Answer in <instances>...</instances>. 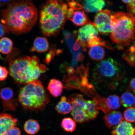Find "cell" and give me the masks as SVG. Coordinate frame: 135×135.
Listing matches in <instances>:
<instances>
[{
    "label": "cell",
    "instance_id": "83f0119b",
    "mask_svg": "<svg viewBox=\"0 0 135 135\" xmlns=\"http://www.w3.org/2000/svg\"><path fill=\"white\" fill-rule=\"evenodd\" d=\"M61 126L63 129L67 132H72L75 130L76 123L72 118H66L62 120Z\"/></svg>",
    "mask_w": 135,
    "mask_h": 135
},
{
    "label": "cell",
    "instance_id": "d6a6232c",
    "mask_svg": "<svg viewBox=\"0 0 135 135\" xmlns=\"http://www.w3.org/2000/svg\"><path fill=\"white\" fill-rule=\"evenodd\" d=\"M128 9L130 13L133 15L135 13V1L128 4Z\"/></svg>",
    "mask_w": 135,
    "mask_h": 135
},
{
    "label": "cell",
    "instance_id": "e575fe53",
    "mask_svg": "<svg viewBox=\"0 0 135 135\" xmlns=\"http://www.w3.org/2000/svg\"><path fill=\"white\" fill-rule=\"evenodd\" d=\"M135 81L134 78L132 79L131 80L130 83L131 88L132 89L134 93H135Z\"/></svg>",
    "mask_w": 135,
    "mask_h": 135
},
{
    "label": "cell",
    "instance_id": "8fae6325",
    "mask_svg": "<svg viewBox=\"0 0 135 135\" xmlns=\"http://www.w3.org/2000/svg\"><path fill=\"white\" fill-rule=\"evenodd\" d=\"M65 40L73 54V60L77 62L82 61L84 58L82 51H85L86 50L82 48L71 33L68 31H65L64 32Z\"/></svg>",
    "mask_w": 135,
    "mask_h": 135
},
{
    "label": "cell",
    "instance_id": "5b68a950",
    "mask_svg": "<svg viewBox=\"0 0 135 135\" xmlns=\"http://www.w3.org/2000/svg\"><path fill=\"white\" fill-rule=\"evenodd\" d=\"M18 100L25 110L38 112L45 109L50 99L42 82L36 80L20 89Z\"/></svg>",
    "mask_w": 135,
    "mask_h": 135
},
{
    "label": "cell",
    "instance_id": "ba28073f",
    "mask_svg": "<svg viewBox=\"0 0 135 135\" xmlns=\"http://www.w3.org/2000/svg\"><path fill=\"white\" fill-rule=\"evenodd\" d=\"M68 4L69 8L68 9L67 18L78 26L86 24L88 20L83 6L74 0H71Z\"/></svg>",
    "mask_w": 135,
    "mask_h": 135
},
{
    "label": "cell",
    "instance_id": "9c48e42d",
    "mask_svg": "<svg viewBox=\"0 0 135 135\" xmlns=\"http://www.w3.org/2000/svg\"><path fill=\"white\" fill-rule=\"evenodd\" d=\"M110 11L107 9L101 10L96 15L92 23L101 34L107 35L112 32L113 26Z\"/></svg>",
    "mask_w": 135,
    "mask_h": 135
},
{
    "label": "cell",
    "instance_id": "f546056e",
    "mask_svg": "<svg viewBox=\"0 0 135 135\" xmlns=\"http://www.w3.org/2000/svg\"><path fill=\"white\" fill-rule=\"evenodd\" d=\"M55 55V48L52 47L50 50L49 52L45 56V60L44 61L45 63L47 65H49L54 58Z\"/></svg>",
    "mask_w": 135,
    "mask_h": 135
},
{
    "label": "cell",
    "instance_id": "1f68e13d",
    "mask_svg": "<svg viewBox=\"0 0 135 135\" xmlns=\"http://www.w3.org/2000/svg\"><path fill=\"white\" fill-rule=\"evenodd\" d=\"M4 135H21V132L19 128L13 126L7 131Z\"/></svg>",
    "mask_w": 135,
    "mask_h": 135
},
{
    "label": "cell",
    "instance_id": "6da1fadb",
    "mask_svg": "<svg viewBox=\"0 0 135 135\" xmlns=\"http://www.w3.org/2000/svg\"><path fill=\"white\" fill-rule=\"evenodd\" d=\"M37 19V8L28 1L13 0L7 8L2 11L1 22L7 32L16 35L29 31Z\"/></svg>",
    "mask_w": 135,
    "mask_h": 135
},
{
    "label": "cell",
    "instance_id": "74e56055",
    "mask_svg": "<svg viewBox=\"0 0 135 135\" xmlns=\"http://www.w3.org/2000/svg\"><path fill=\"white\" fill-rule=\"evenodd\" d=\"M122 1L124 3L128 4L135 1V0H122Z\"/></svg>",
    "mask_w": 135,
    "mask_h": 135
},
{
    "label": "cell",
    "instance_id": "836d02e7",
    "mask_svg": "<svg viewBox=\"0 0 135 135\" xmlns=\"http://www.w3.org/2000/svg\"><path fill=\"white\" fill-rule=\"evenodd\" d=\"M6 32H7L4 25L2 23H0V38L4 36Z\"/></svg>",
    "mask_w": 135,
    "mask_h": 135
},
{
    "label": "cell",
    "instance_id": "484cf974",
    "mask_svg": "<svg viewBox=\"0 0 135 135\" xmlns=\"http://www.w3.org/2000/svg\"><path fill=\"white\" fill-rule=\"evenodd\" d=\"M123 58L133 67L135 66V46L134 43L129 49L127 50L123 55Z\"/></svg>",
    "mask_w": 135,
    "mask_h": 135
},
{
    "label": "cell",
    "instance_id": "cb8c5ba5",
    "mask_svg": "<svg viewBox=\"0 0 135 135\" xmlns=\"http://www.w3.org/2000/svg\"><path fill=\"white\" fill-rule=\"evenodd\" d=\"M13 43L11 39L7 37L2 38L0 39V52L4 54H8L12 51Z\"/></svg>",
    "mask_w": 135,
    "mask_h": 135
},
{
    "label": "cell",
    "instance_id": "8d00e7d4",
    "mask_svg": "<svg viewBox=\"0 0 135 135\" xmlns=\"http://www.w3.org/2000/svg\"><path fill=\"white\" fill-rule=\"evenodd\" d=\"M67 71L69 74H72L74 73V69L73 67H69L68 68Z\"/></svg>",
    "mask_w": 135,
    "mask_h": 135
},
{
    "label": "cell",
    "instance_id": "52a82bcc",
    "mask_svg": "<svg viewBox=\"0 0 135 135\" xmlns=\"http://www.w3.org/2000/svg\"><path fill=\"white\" fill-rule=\"evenodd\" d=\"M77 42L86 50V48L95 46H102L113 49L109 43L99 37L98 31L92 23H88L80 28L76 33Z\"/></svg>",
    "mask_w": 135,
    "mask_h": 135
},
{
    "label": "cell",
    "instance_id": "7402d4cb",
    "mask_svg": "<svg viewBox=\"0 0 135 135\" xmlns=\"http://www.w3.org/2000/svg\"><path fill=\"white\" fill-rule=\"evenodd\" d=\"M55 109L59 114H66L71 112L72 108L71 104L67 101L66 98L63 97L56 106Z\"/></svg>",
    "mask_w": 135,
    "mask_h": 135
},
{
    "label": "cell",
    "instance_id": "30bf717a",
    "mask_svg": "<svg viewBox=\"0 0 135 135\" xmlns=\"http://www.w3.org/2000/svg\"><path fill=\"white\" fill-rule=\"evenodd\" d=\"M14 93L11 88L6 87L0 90V98L2 101V105L5 111H15L18 105V101L14 98Z\"/></svg>",
    "mask_w": 135,
    "mask_h": 135
},
{
    "label": "cell",
    "instance_id": "e0dca14e",
    "mask_svg": "<svg viewBox=\"0 0 135 135\" xmlns=\"http://www.w3.org/2000/svg\"><path fill=\"white\" fill-rule=\"evenodd\" d=\"M99 110L98 105L95 101L85 100L83 111L89 119H95L99 113Z\"/></svg>",
    "mask_w": 135,
    "mask_h": 135
},
{
    "label": "cell",
    "instance_id": "ac0fdd59",
    "mask_svg": "<svg viewBox=\"0 0 135 135\" xmlns=\"http://www.w3.org/2000/svg\"><path fill=\"white\" fill-rule=\"evenodd\" d=\"M49 47V44L47 39L43 37H39L35 39L30 51L39 53H45L48 50Z\"/></svg>",
    "mask_w": 135,
    "mask_h": 135
},
{
    "label": "cell",
    "instance_id": "ab89813d",
    "mask_svg": "<svg viewBox=\"0 0 135 135\" xmlns=\"http://www.w3.org/2000/svg\"><path fill=\"white\" fill-rule=\"evenodd\" d=\"M49 1H53V0H49Z\"/></svg>",
    "mask_w": 135,
    "mask_h": 135
},
{
    "label": "cell",
    "instance_id": "277c9868",
    "mask_svg": "<svg viewBox=\"0 0 135 135\" xmlns=\"http://www.w3.org/2000/svg\"><path fill=\"white\" fill-rule=\"evenodd\" d=\"M113 28L110 37L121 50L132 43L135 37V18L129 13L119 12L111 16Z\"/></svg>",
    "mask_w": 135,
    "mask_h": 135
},
{
    "label": "cell",
    "instance_id": "d4e9b609",
    "mask_svg": "<svg viewBox=\"0 0 135 135\" xmlns=\"http://www.w3.org/2000/svg\"><path fill=\"white\" fill-rule=\"evenodd\" d=\"M120 102L124 107H133L135 105L134 96L131 92H125L121 96Z\"/></svg>",
    "mask_w": 135,
    "mask_h": 135
},
{
    "label": "cell",
    "instance_id": "603a6c76",
    "mask_svg": "<svg viewBox=\"0 0 135 135\" xmlns=\"http://www.w3.org/2000/svg\"><path fill=\"white\" fill-rule=\"evenodd\" d=\"M40 129L39 124L35 120H28L24 124V130L28 134L33 135L36 134L40 131Z\"/></svg>",
    "mask_w": 135,
    "mask_h": 135
},
{
    "label": "cell",
    "instance_id": "2e32d148",
    "mask_svg": "<svg viewBox=\"0 0 135 135\" xmlns=\"http://www.w3.org/2000/svg\"><path fill=\"white\" fill-rule=\"evenodd\" d=\"M84 9L90 13L101 11L105 6V0H84Z\"/></svg>",
    "mask_w": 135,
    "mask_h": 135
},
{
    "label": "cell",
    "instance_id": "4316f807",
    "mask_svg": "<svg viewBox=\"0 0 135 135\" xmlns=\"http://www.w3.org/2000/svg\"><path fill=\"white\" fill-rule=\"evenodd\" d=\"M71 115L76 122L82 123L88 122L89 119L86 116L83 109L72 110Z\"/></svg>",
    "mask_w": 135,
    "mask_h": 135
},
{
    "label": "cell",
    "instance_id": "7c38bea8",
    "mask_svg": "<svg viewBox=\"0 0 135 135\" xmlns=\"http://www.w3.org/2000/svg\"><path fill=\"white\" fill-rule=\"evenodd\" d=\"M103 103L99 106L105 114L113 110L119 109L120 106L119 98L115 95H111L103 99Z\"/></svg>",
    "mask_w": 135,
    "mask_h": 135
},
{
    "label": "cell",
    "instance_id": "f1b7e54d",
    "mask_svg": "<svg viewBox=\"0 0 135 135\" xmlns=\"http://www.w3.org/2000/svg\"><path fill=\"white\" fill-rule=\"evenodd\" d=\"M135 111V108L131 107L128 108L124 111V117L127 121L131 123L134 122Z\"/></svg>",
    "mask_w": 135,
    "mask_h": 135
},
{
    "label": "cell",
    "instance_id": "f35d334b",
    "mask_svg": "<svg viewBox=\"0 0 135 135\" xmlns=\"http://www.w3.org/2000/svg\"><path fill=\"white\" fill-rule=\"evenodd\" d=\"M28 1H33V0H28Z\"/></svg>",
    "mask_w": 135,
    "mask_h": 135
},
{
    "label": "cell",
    "instance_id": "44dd1931",
    "mask_svg": "<svg viewBox=\"0 0 135 135\" xmlns=\"http://www.w3.org/2000/svg\"><path fill=\"white\" fill-rule=\"evenodd\" d=\"M90 58L95 61L102 60L105 56V51L100 46H95L91 47L88 52Z\"/></svg>",
    "mask_w": 135,
    "mask_h": 135
},
{
    "label": "cell",
    "instance_id": "d6986e66",
    "mask_svg": "<svg viewBox=\"0 0 135 135\" xmlns=\"http://www.w3.org/2000/svg\"><path fill=\"white\" fill-rule=\"evenodd\" d=\"M63 88V84L60 80L53 79L50 81L47 89L52 96L57 98L61 95Z\"/></svg>",
    "mask_w": 135,
    "mask_h": 135
},
{
    "label": "cell",
    "instance_id": "5bb4252c",
    "mask_svg": "<svg viewBox=\"0 0 135 135\" xmlns=\"http://www.w3.org/2000/svg\"><path fill=\"white\" fill-rule=\"evenodd\" d=\"M111 134L112 135H134L135 129L131 123L123 121L114 128Z\"/></svg>",
    "mask_w": 135,
    "mask_h": 135
},
{
    "label": "cell",
    "instance_id": "9a60e30c",
    "mask_svg": "<svg viewBox=\"0 0 135 135\" xmlns=\"http://www.w3.org/2000/svg\"><path fill=\"white\" fill-rule=\"evenodd\" d=\"M104 118L106 126L110 129L118 125L124 120L122 114L117 111H111L107 113Z\"/></svg>",
    "mask_w": 135,
    "mask_h": 135
},
{
    "label": "cell",
    "instance_id": "ffe728a7",
    "mask_svg": "<svg viewBox=\"0 0 135 135\" xmlns=\"http://www.w3.org/2000/svg\"><path fill=\"white\" fill-rule=\"evenodd\" d=\"M68 101L72 105V110L83 109L85 102L83 95L80 94H74L70 96Z\"/></svg>",
    "mask_w": 135,
    "mask_h": 135
},
{
    "label": "cell",
    "instance_id": "8992f818",
    "mask_svg": "<svg viewBox=\"0 0 135 135\" xmlns=\"http://www.w3.org/2000/svg\"><path fill=\"white\" fill-rule=\"evenodd\" d=\"M125 74L122 66L109 58L97 64L93 74L94 83L113 90L115 89L124 79Z\"/></svg>",
    "mask_w": 135,
    "mask_h": 135
},
{
    "label": "cell",
    "instance_id": "4fadbf2b",
    "mask_svg": "<svg viewBox=\"0 0 135 135\" xmlns=\"http://www.w3.org/2000/svg\"><path fill=\"white\" fill-rule=\"evenodd\" d=\"M17 122V119L10 114H0V135H4L10 128L16 126Z\"/></svg>",
    "mask_w": 135,
    "mask_h": 135
},
{
    "label": "cell",
    "instance_id": "7a4b0ae2",
    "mask_svg": "<svg viewBox=\"0 0 135 135\" xmlns=\"http://www.w3.org/2000/svg\"><path fill=\"white\" fill-rule=\"evenodd\" d=\"M68 6L60 0L48 1L40 11V25L43 34L46 36L58 35L64 27L67 18Z\"/></svg>",
    "mask_w": 135,
    "mask_h": 135
},
{
    "label": "cell",
    "instance_id": "4dcf8cb0",
    "mask_svg": "<svg viewBox=\"0 0 135 135\" xmlns=\"http://www.w3.org/2000/svg\"><path fill=\"white\" fill-rule=\"evenodd\" d=\"M8 71L6 67L0 65V81H4L7 78Z\"/></svg>",
    "mask_w": 135,
    "mask_h": 135
},
{
    "label": "cell",
    "instance_id": "d590c367",
    "mask_svg": "<svg viewBox=\"0 0 135 135\" xmlns=\"http://www.w3.org/2000/svg\"><path fill=\"white\" fill-rule=\"evenodd\" d=\"M10 0H0V7L5 6L9 2Z\"/></svg>",
    "mask_w": 135,
    "mask_h": 135
},
{
    "label": "cell",
    "instance_id": "3957f363",
    "mask_svg": "<svg viewBox=\"0 0 135 135\" xmlns=\"http://www.w3.org/2000/svg\"><path fill=\"white\" fill-rule=\"evenodd\" d=\"M47 70L46 66L40 64V59L36 56H27L10 61L8 71L16 84L24 85L37 80Z\"/></svg>",
    "mask_w": 135,
    "mask_h": 135
}]
</instances>
